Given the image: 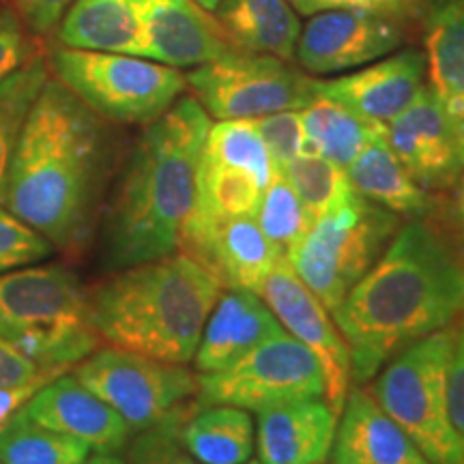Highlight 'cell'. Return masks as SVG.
I'll list each match as a JSON object with an SVG mask.
<instances>
[{
  "label": "cell",
  "instance_id": "cell-1",
  "mask_svg": "<svg viewBox=\"0 0 464 464\" xmlns=\"http://www.w3.org/2000/svg\"><path fill=\"white\" fill-rule=\"evenodd\" d=\"M464 312V265L439 230L409 219L332 312L351 351L353 385Z\"/></svg>",
  "mask_w": 464,
  "mask_h": 464
},
{
  "label": "cell",
  "instance_id": "cell-2",
  "mask_svg": "<svg viewBox=\"0 0 464 464\" xmlns=\"http://www.w3.org/2000/svg\"><path fill=\"white\" fill-rule=\"evenodd\" d=\"M100 147L92 110L48 80L22 125L0 205L54 246H73L89 218Z\"/></svg>",
  "mask_w": 464,
  "mask_h": 464
},
{
  "label": "cell",
  "instance_id": "cell-3",
  "mask_svg": "<svg viewBox=\"0 0 464 464\" xmlns=\"http://www.w3.org/2000/svg\"><path fill=\"white\" fill-rule=\"evenodd\" d=\"M211 116L181 97L150 121L133 150L108 222V263L125 269L170 256L196 202V181Z\"/></svg>",
  "mask_w": 464,
  "mask_h": 464
},
{
  "label": "cell",
  "instance_id": "cell-4",
  "mask_svg": "<svg viewBox=\"0 0 464 464\" xmlns=\"http://www.w3.org/2000/svg\"><path fill=\"white\" fill-rule=\"evenodd\" d=\"M224 284L185 252L125 266L89 295L91 321L112 348L185 365Z\"/></svg>",
  "mask_w": 464,
  "mask_h": 464
},
{
  "label": "cell",
  "instance_id": "cell-5",
  "mask_svg": "<svg viewBox=\"0 0 464 464\" xmlns=\"http://www.w3.org/2000/svg\"><path fill=\"white\" fill-rule=\"evenodd\" d=\"M0 335L42 370L65 372L100 344L89 297L61 265L0 274Z\"/></svg>",
  "mask_w": 464,
  "mask_h": 464
},
{
  "label": "cell",
  "instance_id": "cell-6",
  "mask_svg": "<svg viewBox=\"0 0 464 464\" xmlns=\"http://www.w3.org/2000/svg\"><path fill=\"white\" fill-rule=\"evenodd\" d=\"M458 327H443L402 353L368 387L430 464H460L448 415V370Z\"/></svg>",
  "mask_w": 464,
  "mask_h": 464
},
{
  "label": "cell",
  "instance_id": "cell-7",
  "mask_svg": "<svg viewBox=\"0 0 464 464\" xmlns=\"http://www.w3.org/2000/svg\"><path fill=\"white\" fill-rule=\"evenodd\" d=\"M398 228L396 213L355 194L346 205L318 218L286 260L332 314L372 269Z\"/></svg>",
  "mask_w": 464,
  "mask_h": 464
},
{
  "label": "cell",
  "instance_id": "cell-8",
  "mask_svg": "<svg viewBox=\"0 0 464 464\" xmlns=\"http://www.w3.org/2000/svg\"><path fill=\"white\" fill-rule=\"evenodd\" d=\"M52 69L84 106L121 123H150L188 86L177 67L116 52L58 48Z\"/></svg>",
  "mask_w": 464,
  "mask_h": 464
},
{
  "label": "cell",
  "instance_id": "cell-9",
  "mask_svg": "<svg viewBox=\"0 0 464 464\" xmlns=\"http://www.w3.org/2000/svg\"><path fill=\"white\" fill-rule=\"evenodd\" d=\"M196 100L218 121H252L301 110L316 97L314 80L282 58L232 50L185 75Z\"/></svg>",
  "mask_w": 464,
  "mask_h": 464
},
{
  "label": "cell",
  "instance_id": "cell-10",
  "mask_svg": "<svg viewBox=\"0 0 464 464\" xmlns=\"http://www.w3.org/2000/svg\"><path fill=\"white\" fill-rule=\"evenodd\" d=\"M324 398V374L318 359L288 332L243 355L230 368L198 374L196 404H228L246 411Z\"/></svg>",
  "mask_w": 464,
  "mask_h": 464
},
{
  "label": "cell",
  "instance_id": "cell-11",
  "mask_svg": "<svg viewBox=\"0 0 464 464\" xmlns=\"http://www.w3.org/2000/svg\"><path fill=\"white\" fill-rule=\"evenodd\" d=\"M86 390L112 406L131 430H149L198 392V376L185 365L166 363L121 348H103L75 368Z\"/></svg>",
  "mask_w": 464,
  "mask_h": 464
},
{
  "label": "cell",
  "instance_id": "cell-12",
  "mask_svg": "<svg viewBox=\"0 0 464 464\" xmlns=\"http://www.w3.org/2000/svg\"><path fill=\"white\" fill-rule=\"evenodd\" d=\"M258 295L282 327L318 359L324 374V402L340 417L353 387L351 351L335 327L334 316H329L327 307L301 282L286 258L266 276Z\"/></svg>",
  "mask_w": 464,
  "mask_h": 464
},
{
  "label": "cell",
  "instance_id": "cell-13",
  "mask_svg": "<svg viewBox=\"0 0 464 464\" xmlns=\"http://www.w3.org/2000/svg\"><path fill=\"white\" fill-rule=\"evenodd\" d=\"M404 42L398 20L365 11H321L301 28L295 61L316 75L340 73L387 56Z\"/></svg>",
  "mask_w": 464,
  "mask_h": 464
},
{
  "label": "cell",
  "instance_id": "cell-14",
  "mask_svg": "<svg viewBox=\"0 0 464 464\" xmlns=\"http://www.w3.org/2000/svg\"><path fill=\"white\" fill-rule=\"evenodd\" d=\"M179 252L205 265L224 288L252 290L256 295L266 276L286 258L266 239L256 218H188L181 228Z\"/></svg>",
  "mask_w": 464,
  "mask_h": 464
},
{
  "label": "cell",
  "instance_id": "cell-15",
  "mask_svg": "<svg viewBox=\"0 0 464 464\" xmlns=\"http://www.w3.org/2000/svg\"><path fill=\"white\" fill-rule=\"evenodd\" d=\"M385 140L423 189L454 188L464 168V142L430 89L385 125Z\"/></svg>",
  "mask_w": 464,
  "mask_h": 464
},
{
  "label": "cell",
  "instance_id": "cell-16",
  "mask_svg": "<svg viewBox=\"0 0 464 464\" xmlns=\"http://www.w3.org/2000/svg\"><path fill=\"white\" fill-rule=\"evenodd\" d=\"M136 56L168 67H198L237 50L216 17L194 0H138Z\"/></svg>",
  "mask_w": 464,
  "mask_h": 464
},
{
  "label": "cell",
  "instance_id": "cell-17",
  "mask_svg": "<svg viewBox=\"0 0 464 464\" xmlns=\"http://www.w3.org/2000/svg\"><path fill=\"white\" fill-rule=\"evenodd\" d=\"M423 73L426 56L417 50H404L362 72L335 80H314V92L342 103L370 123L387 125L420 95Z\"/></svg>",
  "mask_w": 464,
  "mask_h": 464
},
{
  "label": "cell",
  "instance_id": "cell-18",
  "mask_svg": "<svg viewBox=\"0 0 464 464\" xmlns=\"http://www.w3.org/2000/svg\"><path fill=\"white\" fill-rule=\"evenodd\" d=\"M20 413L39 426L84 440L100 454L119 451L131 434L130 423L75 376H56L22 406Z\"/></svg>",
  "mask_w": 464,
  "mask_h": 464
},
{
  "label": "cell",
  "instance_id": "cell-19",
  "mask_svg": "<svg viewBox=\"0 0 464 464\" xmlns=\"http://www.w3.org/2000/svg\"><path fill=\"white\" fill-rule=\"evenodd\" d=\"M338 420L332 464H430L365 385L348 390Z\"/></svg>",
  "mask_w": 464,
  "mask_h": 464
},
{
  "label": "cell",
  "instance_id": "cell-20",
  "mask_svg": "<svg viewBox=\"0 0 464 464\" xmlns=\"http://www.w3.org/2000/svg\"><path fill=\"white\" fill-rule=\"evenodd\" d=\"M280 332L284 327L260 295L224 288L207 318L191 362L198 374L219 372Z\"/></svg>",
  "mask_w": 464,
  "mask_h": 464
},
{
  "label": "cell",
  "instance_id": "cell-21",
  "mask_svg": "<svg viewBox=\"0 0 464 464\" xmlns=\"http://www.w3.org/2000/svg\"><path fill=\"white\" fill-rule=\"evenodd\" d=\"M256 450L263 464H323L329 460L338 417L324 398L297 400L256 413Z\"/></svg>",
  "mask_w": 464,
  "mask_h": 464
},
{
  "label": "cell",
  "instance_id": "cell-22",
  "mask_svg": "<svg viewBox=\"0 0 464 464\" xmlns=\"http://www.w3.org/2000/svg\"><path fill=\"white\" fill-rule=\"evenodd\" d=\"M430 91L464 142V0H432L426 9Z\"/></svg>",
  "mask_w": 464,
  "mask_h": 464
},
{
  "label": "cell",
  "instance_id": "cell-23",
  "mask_svg": "<svg viewBox=\"0 0 464 464\" xmlns=\"http://www.w3.org/2000/svg\"><path fill=\"white\" fill-rule=\"evenodd\" d=\"M288 0H222L218 24L232 48L295 61L301 22Z\"/></svg>",
  "mask_w": 464,
  "mask_h": 464
},
{
  "label": "cell",
  "instance_id": "cell-24",
  "mask_svg": "<svg viewBox=\"0 0 464 464\" xmlns=\"http://www.w3.org/2000/svg\"><path fill=\"white\" fill-rule=\"evenodd\" d=\"M346 174L362 198L396 213L398 218L421 219L432 213V198L400 164L385 140V131L365 144L346 168Z\"/></svg>",
  "mask_w": 464,
  "mask_h": 464
},
{
  "label": "cell",
  "instance_id": "cell-25",
  "mask_svg": "<svg viewBox=\"0 0 464 464\" xmlns=\"http://www.w3.org/2000/svg\"><path fill=\"white\" fill-rule=\"evenodd\" d=\"M181 420L177 440L200 464H246L254 451V421L246 409L198 406ZM185 413V415H188Z\"/></svg>",
  "mask_w": 464,
  "mask_h": 464
},
{
  "label": "cell",
  "instance_id": "cell-26",
  "mask_svg": "<svg viewBox=\"0 0 464 464\" xmlns=\"http://www.w3.org/2000/svg\"><path fill=\"white\" fill-rule=\"evenodd\" d=\"M58 39L65 48L136 56L140 39L138 0H73Z\"/></svg>",
  "mask_w": 464,
  "mask_h": 464
},
{
  "label": "cell",
  "instance_id": "cell-27",
  "mask_svg": "<svg viewBox=\"0 0 464 464\" xmlns=\"http://www.w3.org/2000/svg\"><path fill=\"white\" fill-rule=\"evenodd\" d=\"M305 133V153L321 155L348 168L365 144L385 131V125L370 123L342 103L316 95L299 110Z\"/></svg>",
  "mask_w": 464,
  "mask_h": 464
},
{
  "label": "cell",
  "instance_id": "cell-28",
  "mask_svg": "<svg viewBox=\"0 0 464 464\" xmlns=\"http://www.w3.org/2000/svg\"><path fill=\"white\" fill-rule=\"evenodd\" d=\"M256 179L239 168L218 164L200 158L196 202L188 218L198 219H232L254 218L263 196Z\"/></svg>",
  "mask_w": 464,
  "mask_h": 464
},
{
  "label": "cell",
  "instance_id": "cell-29",
  "mask_svg": "<svg viewBox=\"0 0 464 464\" xmlns=\"http://www.w3.org/2000/svg\"><path fill=\"white\" fill-rule=\"evenodd\" d=\"M89 454L84 440L39 426L20 411L0 430V464H80Z\"/></svg>",
  "mask_w": 464,
  "mask_h": 464
},
{
  "label": "cell",
  "instance_id": "cell-30",
  "mask_svg": "<svg viewBox=\"0 0 464 464\" xmlns=\"http://www.w3.org/2000/svg\"><path fill=\"white\" fill-rule=\"evenodd\" d=\"M277 174L286 179L295 194L299 196V200L304 202L307 216L312 218V224L318 218L346 205L357 194L351 181H348L346 168L314 153L297 155Z\"/></svg>",
  "mask_w": 464,
  "mask_h": 464
},
{
  "label": "cell",
  "instance_id": "cell-31",
  "mask_svg": "<svg viewBox=\"0 0 464 464\" xmlns=\"http://www.w3.org/2000/svg\"><path fill=\"white\" fill-rule=\"evenodd\" d=\"M202 158L246 170L263 189L277 174L269 149L252 121H218L211 125Z\"/></svg>",
  "mask_w": 464,
  "mask_h": 464
},
{
  "label": "cell",
  "instance_id": "cell-32",
  "mask_svg": "<svg viewBox=\"0 0 464 464\" xmlns=\"http://www.w3.org/2000/svg\"><path fill=\"white\" fill-rule=\"evenodd\" d=\"M45 82H48V69L42 58H33L0 82V191L28 110Z\"/></svg>",
  "mask_w": 464,
  "mask_h": 464
},
{
  "label": "cell",
  "instance_id": "cell-33",
  "mask_svg": "<svg viewBox=\"0 0 464 464\" xmlns=\"http://www.w3.org/2000/svg\"><path fill=\"white\" fill-rule=\"evenodd\" d=\"M254 218L266 239L274 243L284 256L304 239L312 226V218L307 216L304 202L282 174H276L274 181L265 188Z\"/></svg>",
  "mask_w": 464,
  "mask_h": 464
},
{
  "label": "cell",
  "instance_id": "cell-34",
  "mask_svg": "<svg viewBox=\"0 0 464 464\" xmlns=\"http://www.w3.org/2000/svg\"><path fill=\"white\" fill-rule=\"evenodd\" d=\"M52 254V243L7 208L0 207V274L39 263Z\"/></svg>",
  "mask_w": 464,
  "mask_h": 464
},
{
  "label": "cell",
  "instance_id": "cell-35",
  "mask_svg": "<svg viewBox=\"0 0 464 464\" xmlns=\"http://www.w3.org/2000/svg\"><path fill=\"white\" fill-rule=\"evenodd\" d=\"M252 123L269 149L276 172H280L297 155L305 153V133L299 110H282V112L258 116L252 119Z\"/></svg>",
  "mask_w": 464,
  "mask_h": 464
},
{
  "label": "cell",
  "instance_id": "cell-36",
  "mask_svg": "<svg viewBox=\"0 0 464 464\" xmlns=\"http://www.w3.org/2000/svg\"><path fill=\"white\" fill-rule=\"evenodd\" d=\"M301 15H314L321 11H365L392 20H411L426 14L428 0H288Z\"/></svg>",
  "mask_w": 464,
  "mask_h": 464
},
{
  "label": "cell",
  "instance_id": "cell-37",
  "mask_svg": "<svg viewBox=\"0 0 464 464\" xmlns=\"http://www.w3.org/2000/svg\"><path fill=\"white\" fill-rule=\"evenodd\" d=\"M188 411L189 409H181L179 406L164 421L153 426V430L149 428L150 432L144 439H140L136 454H133L136 464H172V456L177 451L179 423H181Z\"/></svg>",
  "mask_w": 464,
  "mask_h": 464
},
{
  "label": "cell",
  "instance_id": "cell-38",
  "mask_svg": "<svg viewBox=\"0 0 464 464\" xmlns=\"http://www.w3.org/2000/svg\"><path fill=\"white\" fill-rule=\"evenodd\" d=\"M448 415L451 432L464 456V318L456 329L454 351L448 370ZM464 460V458H462Z\"/></svg>",
  "mask_w": 464,
  "mask_h": 464
},
{
  "label": "cell",
  "instance_id": "cell-39",
  "mask_svg": "<svg viewBox=\"0 0 464 464\" xmlns=\"http://www.w3.org/2000/svg\"><path fill=\"white\" fill-rule=\"evenodd\" d=\"M45 374H63L58 370H42L22 355L14 344L0 335V387L24 385L28 381L39 379Z\"/></svg>",
  "mask_w": 464,
  "mask_h": 464
},
{
  "label": "cell",
  "instance_id": "cell-40",
  "mask_svg": "<svg viewBox=\"0 0 464 464\" xmlns=\"http://www.w3.org/2000/svg\"><path fill=\"white\" fill-rule=\"evenodd\" d=\"M24 34L20 22L11 11H0V82L7 80L11 73L24 61Z\"/></svg>",
  "mask_w": 464,
  "mask_h": 464
},
{
  "label": "cell",
  "instance_id": "cell-41",
  "mask_svg": "<svg viewBox=\"0 0 464 464\" xmlns=\"http://www.w3.org/2000/svg\"><path fill=\"white\" fill-rule=\"evenodd\" d=\"M15 5L31 31L44 34L61 22L72 0H15Z\"/></svg>",
  "mask_w": 464,
  "mask_h": 464
},
{
  "label": "cell",
  "instance_id": "cell-42",
  "mask_svg": "<svg viewBox=\"0 0 464 464\" xmlns=\"http://www.w3.org/2000/svg\"><path fill=\"white\" fill-rule=\"evenodd\" d=\"M61 376V374H58ZM56 374H45L39 379L28 381L24 385H14V387H0V430L5 428L11 417L31 400L34 393L42 390L44 385H48L50 381H54Z\"/></svg>",
  "mask_w": 464,
  "mask_h": 464
},
{
  "label": "cell",
  "instance_id": "cell-43",
  "mask_svg": "<svg viewBox=\"0 0 464 464\" xmlns=\"http://www.w3.org/2000/svg\"><path fill=\"white\" fill-rule=\"evenodd\" d=\"M450 224H451V237H454L456 246H450L456 252L464 265V168L460 177L454 183V200L450 207Z\"/></svg>",
  "mask_w": 464,
  "mask_h": 464
},
{
  "label": "cell",
  "instance_id": "cell-44",
  "mask_svg": "<svg viewBox=\"0 0 464 464\" xmlns=\"http://www.w3.org/2000/svg\"><path fill=\"white\" fill-rule=\"evenodd\" d=\"M80 464H127V462L121 460V458H114L112 454H100L95 458H86V460Z\"/></svg>",
  "mask_w": 464,
  "mask_h": 464
},
{
  "label": "cell",
  "instance_id": "cell-45",
  "mask_svg": "<svg viewBox=\"0 0 464 464\" xmlns=\"http://www.w3.org/2000/svg\"><path fill=\"white\" fill-rule=\"evenodd\" d=\"M194 3L198 5L202 11H207V14H216L222 0H194Z\"/></svg>",
  "mask_w": 464,
  "mask_h": 464
},
{
  "label": "cell",
  "instance_id": "cell-46",
  "mask_svg": "<svg viewBox=\"0 0 464 464\" xmlns=\"http://www.w3.org/2000/svg\"><path fill=\"white\" fill-rule=\"evenodd\" d=\"M172 464H200V462H196V460H189V458H183V456H179L177 451H174V456H172ZM246 464H263L260 460H247Z\"/></svg>",
  "mask_w": 464,
  "mask_h": 464
},
{
  "label": "cell",
  "instance_id": "cell-47",
  "mask_svg": "<svg viewBox=\"0 0 464 464\" xmlns=\"http://www.w3.org/2000/svg\"><path fill=\"white\" fill-rule=\"evenodd\" d=\"M460 464H464V460H462V462H460Z\"/></svg>",
  "mask_w": 464,
  "mask_h": 464
}]
</instances>
